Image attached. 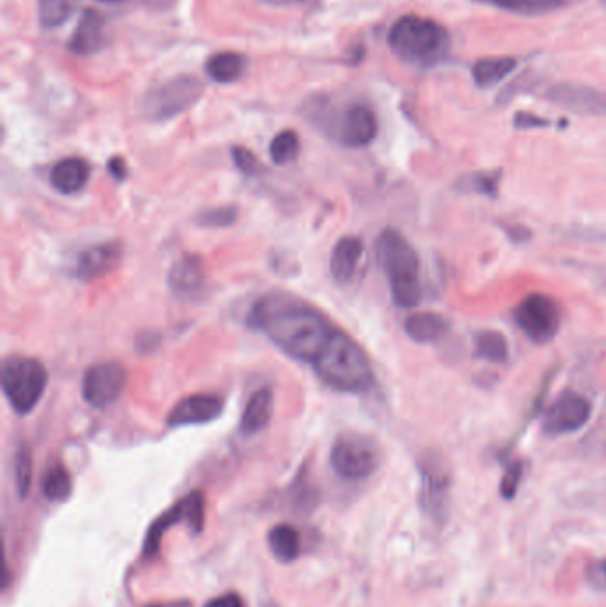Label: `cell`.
<instances>
[{
  "instance_id": "cell-1",
  "label": "cell",
  "mask_w": 606,
  "mask_h": 607,
  "mask_svg": "<svg viewBox=\"0 0 606 607\" xmlns=\"http://www.w3.org/2000/svg\"><path fill=\"white\" fill-rule=\"evenodd\" d=\"M248 325L265 334L288 357L311 366L335 332L320 311L283 293H269L256 300L249 311Z\"/></svg>"
},
{
  "instance_id": "cell-2",
  "label": "cell",
  "mask_w": 606,
  "mask_h": 607,
  "mask_svg": "<svg viewBox=\"0 0 606 607\" xmlns=\"http://www.w3.org/2000/svg\"><path fill=\"white\" fill-rule=\"evenodd\" d=\"M313 370L326 386L340 393H365L374 386V370L365 350L347 332L338 329L313 364Z\"/></svg>"
},
{
  "instance_id": "cell-3",
  "label": "cell",
  "mask_w": 606,
  "mask_h": 607,
  "mask_svg": "<svg viewBox=\"0 0 606 607\" xmlns=\"http://www.w3.org/2000/svg\"><path fill=\"white\" fill-rule=\"evenodd\" d=\"M377 260L390 284L391 299L399 308H415L422 300L420 258L415 247L397 229H384L375 242Z\"/></svg>"
},
{
  "instance_id": "cell-4",
  "label": "cell",
  "mask_w": 606,
  "mask_h": 607,
  "mask_svg": "<svg viewBox=\"0 0 606 607\" xmlns=\"http://www.w3.org/2000/svg\"><path fill=\"white\" fill-rule=\"evenodd\" d=\"M388 45L400 61L429 68L447 56L450 38L443 25L418 15L400 16L388 32Z\"/></svg>"
},
{
  "instance_id": "cell-5",
  "label": "cell",
  "mask_w": 606,
  "mask_h": 607,
  "mask_svg": "<svg viewBox=\"0 0 606 607\" xmlns=\"http://www.w3.org/2000/svg\"><path fill=\"white\" fill-rule=\"evenodd\" d=\"M48 373L45 366L32 357H9L2 364V391L16 414H31L45 395Z\"/></svg>"
},
{
  "instance_id": "cell-6",
  "label": "cell",
  "mask_w": 606,
  "mask_h": 607,
  "mask_svg": "<svg viewBox=\"0 0 606 607\" xmlns=\"http://www.w3.org/2000/svg\"><path fill=\"white\" fill-rule=\"evenodd\" d=\"M203 95V82L194 75H176L173 79L153 86L141 103L144 119L160 123L180 116L191 109Z\"/></svg>"
},
{
  "instance_id": "cell-7",
  "label": "cell",
  "mask_w": 606,
  "mask_h": 607,
  "mask_svg": "<svg viewBox=\"0 0 606 607\" xmlns=\"http://www.w3.org/2000/svg\"><path fill=\"white\" fill-rule=\"evenodd\" d=\"M381 448L370 435L347 432L336 439L329 462L340 478L347 481L367 480L381 466Z\"/></svg>"
},
{
  "instance_id": "cell-8",
  "label": "cell",
  "mask_w": 606,
  "mask_h": 607,
  "mask_svg": "<svg viewBox=\"0 0 606 607\" xmlns=\"http://www.w3.org/2000/svg\"><path fill=\"white\" fill-rule=\"evenodd\" d=\"M521 332L537 345L550 343L562 327L559 302L546 293H530L512 311Z\"/></svg>"
},
{
  "instance_id": "cell-9",
  "label": "cell",
  "mask_w": 606,
  "mask_h": 607,
  "mask_svg": "<svg viewBox=\"0 0 606 607\" xmlns=\"http://www.w3.org/2000/svg\"><path fill=\"white\" fill-rule=\"evenodd\" d=\"M420 505L434 521H443L447 515L452 471L447 458L439 451H427L420 458Z\"/></svg>"
},
{
  "instance_id": "cell-10",
  "label": "cell",
  "mask_w": 606,
  "mask_h": 607,
  "mask_svg": "<svg viewBox=\"0 0 606 607\" xmlns=\"http://www.w3.org/2000/svg\"><path fill=\"white\" fill-rule=\"evenodd\" d=\"M127 382V368L118 361L93 364L82 377V398L93 409H107L120 400Z\"/></svg>"
},
{
  "instance_id": "cell-11",
  "label": "cell",
  "mask_w": 606,
  "mask_h": 607,
  "mask_svg": "<svg viewBox=\"0 0 606 607\" xmlns=\"http://www.w3.org/2000/svg\"><path fill=\"white\" fill-rule=\"evenodd\" d=\"M326 132L345 148H365L377 137L379 123L368 105L356 103L336 118L329 119Z\"/></svg>"
},
{
  "instance_id": "cell-12",
  "label": "cell",
  "mask_w": 606,
  "mask_h": 607,
  "mask_svg": "<svg viewBox=\"0 0 606 607\" xmlns=\"http://www.w3.org/2000/svg\"><path fill=\"white\" fill-rule=\"evenodd\" d=\"M591 414L592 405L589 398L576 391H566L546 410L543 432L546 435L573 434L589 423Z\"/></svg>"
},
{
  "instance_id": "cell-13",
  "label": "cell",
  "mask_w": 606,
  "mask_h": 607,
  "mask_svg": "<svg viewBox=\"0 0 606 607\" xmlns=\"http://www.w3.org/2000/svg\"><path fill=\"white\" fill-rule=\"evenodd\" d=\"M546 100L583 116H606V89L582 84H557L548 89Z\"/></svg>"
},
{
  "instance_id": "cell-14",
  "label": "cell",
  "mask_w": 606,
  "mask_h": 607,
  "mask_svg": "<svg viewBox=\"0 0 606 607\" xmlns=\"http://www.w3.org/2000/svg\"><path fill=\"white\" fill-rule=\"evenodd\" d=\"M203 515H205V499L201 492H192L189 496L184 497L178 505L173 506L168 513H164L159 521L153 524V528L148 533L146 544H144V554L150 556L155 554L159 549L160 537L162 533L173 526L176 522H187L192 528L200 531L203 526Z\"/></svg>"
},
{
  "instance_id": "cell-15",
  "label": "cell",
  "mask_w": 606,
  "mask_h": 607,
  "mask_svg": "<svg viewBox=\"0 0 606 607\" xmlns=\"http://www.w3.org/2000/svg\"><path fill=\"white\" fill-rule=\"evenodd\" d=\"M224 403L217 395L198 393L191 395L176 403L175 409L169 412L168 426L182 428V426L207 425L216 421L223 414Z\"/></svg>"
},
{
  "instance_id": "cell-16",
  "label": "cell",
  "mask_w": 606,
  "mask_h": 607,
  "mask_svg": "<svg viewBox=\"0 0 606 607\" xmlns=\"http://www.w3.org/2000/svg\"><path fill=\"white\" fill-rule=\"evenodd\" d=\"M121 256H123V245L118 242H104L88 247L77 256L73 265V276L84 283L95 281L98 277H104L114 270V267L120 263Z\"/></svg>"
},
{
  "instance_id": "cell-17",
  "label": "cell",
  "mask_w": 606,
  "mask_h": 607,
  "mask_svg": "<svg viewBox=\"0 0 606 607\" xmlns=\"http://www.w3.org/2000/svg\"><path fill=\"white\" fill-rule=\"evenodd\" d=\"M107 45V20L96 9H86L73 31L68 48L75 56H95Z\"/></svg>"
},
{
  "instance_id": "cell-18",
  "label": "cell",
  "mask_w": 606,
  "mask_h": 607,
  "mask_svg": "<svg viewBox=\"0 0 606 607\" xmlns=\"http://www.w3.org/2000/svg\"><path fill=\"white\" fill-rule=\"evenodd\" d=\"M207 270L198 254H182L169 269V288L176 293H198L205 286Z\"/></svg>"
},
{
  "instance_id": "cell-19",
  "label": "cell",
  "mask_w": 606,
  "mask_h": 607,
  "mask_svg": "<svg viewBox=\"0 0 606 607\" xmlns=\"http://www.w3.org/2000/svg\"><path fill=\"white\" fill-rule=\"evenodd\" d=\"M363 253H365V245L361 242V238L343 237L336 242L335 249L331 253V260H329L331 276L336 283H351L356 276Z\"/></svg>"
},
{
  "instance_id": "cell-20",
  "label": "cell",
  "mask_w": 606,
  "mask_h": 607,
  "mask_svg": "<svg viewBox=\"0 0 606 607\" xmlns=\"http://www.w3.org/2000/svg\"><path fill=\"white\" fill-rule=\"evenodd\" d=\"M89 180V166L84 158L66 157L59 160L50 171V185L59 194H77L86 187Z\"/></svg>"
},
{
  "instance_id": "cell-21",
  "label": "cell",
  "mask_w": 606,
  "mask_h": 607,
  "mask_svg": "<svg viewBox=\"0 0 606 607\" xmlns=\"http://www.w3.org/2000/svg\"><path fill=\"white\" fill-rule=\"evenodd\" d=\"M272 405H274V396L271 389L267 387H262L249 396L240 418V432L253 435L265 430L271 423Z\"/></svg>"
},
{
  "instance_id": "cell-22",
  "label": "cell",
  "mask_w": 606,
  "mask_h": 607,
  "mask_svg": "<svg viewBox=\"0 0 606 607\" xmlns=\"http://www.w3.org/2000/svg\"><path fill=\"white\" fill-rule=\"evenodd\" d=\"M450 329V322L439 313L432 311H423V313H415L409 316L404 324V331L407 336L416 341V343H436L441 338L447 336Z\"/></svg>"
},
{
  "instance_id": "cell-23",
  "label": "cell",
  "mask_w": 606,
  "mask_h": 607,
  "mask_svg": "<svg viewBox=\"0 0 606 607\" xmlns=\"http://www.w3.org/2000/svg\"><path fill=\"white\" fill-rule=\"evenodd\" d=\"M248 70V59L239 52H217L208 57L205 71L217 84H233L244 77Z\"/></svg>"
},
{
  "instance_id": "cell-24",
  "label": "cell",
  "mask_w": 606,
  "mask_h": 607,
  "mask_svg": "<svg viewBox=\"0 0 606 607\" xmlns=\"http://www.w3.org/2000/svg\"><path fill=\"white\" fill-rule=\"evenodd\" d=\"M516 66H518V59H514V57H486L473 64L471 77L477 86L487 89V87L500 84L505 77H509L512 71L516 70Z\"/></svg>"
},
{
  "instance_id": "cell-25",
  "label": "cell",
  "mask_w": 606,
  "mask_h": 607,
  "mask_svg": "<svg viewBox=\"0 0 606 607\" xmlns=\"http://www.w3.org/2000/svg\"><path fill=\"white\" fill-rule=\"evenodd\" d=\"M80 0H40L38 20L43 29H57L66 24L79 9Z\"/></svg>"
},
{
  "instance_id": "cell-26",
  "label": "cell",
  "mask_w": 606,
  "mask_h": 607,
  "mask_svg": "<svg viewBox=\"0 0 606 607\" xmlns=\"http://www.w3.org/2000/svg\"><path fill=\"white\" fill-rule=\"evenodd\" d=\"M269 547H271L272 554L278 560L283 561V563H290L299 556L301 538L292 526L280 524V526L272 528L271 533H269Z\"/></svg>"
},
{
  "instance_id": "cell-27",
  "label": "cell",
  "mask_w": 606,
  "mask_h": 607,
  "mask_svg": "<svg viewBox=\"0 0 606 607\" xmlns=\"http://www.w3.org/2000/svg\"><path fill=\"white\" fill-rule=\"evenodd\" d=\"M502 171H479V173L464 174L461 176L455 189L464 194H479L487 198H495L500 189Z\"/></svg>"
},
{
  "instance_id": "cell-28",
  "label": "cell",
  "mask_w": 606,
  "mask_h": 607,
  "mask_svg": "<svg viewBox=\"0 0 606 607\" xmlns=\"http://www.w3.org/2000/svg\"><path fill=\"white\" fill-rule=\"evenodd\" d=\"M475 354L489 363L502 364L509 359V343L498 331H480L475 336Z\"/></svg>"
},
{
  "instance_id": "cell-29",
  "label": "cell",
  "mask_w": 606,
  "mask_h": 607,
  "mask_svg": "<svg viewBox=\"0 0 606 607\" xmlns=\"http://www.w3.org/2000/svg\"><path fill=\"white\" fill-rule=\"evenodd\" d=\"M484 2L509 13L528 16L551 13L566 4V0H484Z\"/></svg>"
},
{
  "instance_id": "cell-30",
  "label": "cell",
  "mask_w": 606,
  "mask_h": 607,
  "mask_svg": "<svg viewBox=\"0 0 606 607\" xmlns=\"http://www.w3.org/2000/svg\"><path fill=\"white\" fill-rule=\"evenodd\" d=\"M301 151V139L294 130H283L274 139L269 146V155L276 166H287L296 160Z\"/></svg>"
},
{
  "instance_id": "cell-31",
  "label": "cell",
  "mask_w": 606,
  "mask_h": 607,
  "mask_svg": "<svg viewBox=\"0 0 606 607\" xmlns=\"http://www.w3.org/2000/svg\"><path fill=\"white\" fill-rule=\"evenodd\" d=\"M43 496L48 501H64L72 492V476L61 464L50 467L41 481Z\"/></svg>"
},
{
  "instance_id": "cell-32",
  "label": "cell",
  "mask_w": 606,
  "mask_h": 607,
  "mask_svg": "<svg viewBox=\"0 0 606 607\" xmlns=\"http://www.w3.org/2000/svg\"><path fill=\"white\" fill-rule=\"evenodd\" d=\"M16 490L20 499H25L32 483V457L29 448L22 444L15 455Z\"/></svg>"
},
{
  "instance_id": "cell-33",
  "label": "cell",
  "mask_w": 606,
  "mask_h": 607,
  "mask_svg": "<svg viewBox=\"0 0 606 607\" xmlns=\"http://www.w3.org/2000/svg\"><path fill=\"white\" fill-rule=\"evenodd\" d=\"M239 210L235 206H217V208H208L205 212L198 213L196 222L203 228H226L232 226L237 221Z\"/></svg>"
},
{
  "instance_id": "cell-34",
  "label": "cell",
  "mask_w": 606,
  "mask_h": 607,
  "mask_svg": "<svg viewBox=\"0 0 606 607\" xmlns=\"http://www.w3.org/2000/svg\"><path fill=\"white\" fill-rule=\"evenodd\" d=\"M523 476H525V462L523 460H516L505 469L502 481H500V494H502L503 499H514L516 497Z\"/></svg>"
},
{
  "instance_id": "cell-35",
  "label": "cell",
  "mask_w": 606,
  "mask_h": 607,
  "mask_svg": "<svg viewBox=\"0 0 606 607\" xmlns=\"http://www.w3.org/2000/svg\"><path fill=\"white\" fill-rule=\"evenodd\" d=\"M232 158L237 169L244 174H249V176H255L264 169L255 153L249 151L248 148H244V146H235L232 150Z\"/></svg>"
},
{
  "instance_id": "cell-36",
  "label": "cell",
  "mask_w": 606,
  "mask_h": 607,
  "mask_svg": "<svg viewBox=\"0 0 606 607\" xmlns=\"http://www.w3.org/2000/svg\"><path fill=\"white\" fill-rule=\"evenodd\" d=\"M548 125H550V121L539 118V116H534L530 112H519V114L514 116V127L523 128V130H527V128H543L548 127Z\"/></svg>"
},
{
  "instance_id": "cell-37",
  "label": "cell",
  "mask_w": 606,
  "mask_h": 607,
  "mask_svg": "<svg viewBox=\"0 0 606 607\" xmlns=\"http://www.w3.org/2000/svg\"><path fill=\"white\" fill-rule=\"evenodd\" d=\"M107 169H109V173H111L114 180H120V182H123V180L127 178V162H125V160H123L121 157H112L111 160L107 162Z\"/></svg>"
},
{
  "instance_id": "cell-38",
  "label": "cell",
  "mask_w": 606,
  "mask_h": 607,
  "mask_svg": "<svg viewBox=\"0 0 606 607\" xmlns=\"http://www.w3.org/2000/svg\"><path fill=\"white\" fill-rule=\"evenodd\" d=\"M205 607H244V604L237 593H224L221 597L210 600Z\"/></svg>"
},
{
  "instance_id": "cell-39",
  "label": "cell",
  "mask_w": 606,
  "mask_h": 607,
  "mask_svg": "<svg viewBox=\"0 0 606 607\" xmlns=\"http://www.w3.org/2000/svg\"><path fill=\"white\" fill-rule=\"evenodd\" d=\"M505 233H507V235H509L514 242H518V244L519 242H525V240L530 238V231H528V229L521 228V226H514V228H511V226H505Z\"/></svg>"
},
{
  "instance_id": "cell-40",
  "label": "cell",
  "mask_w": 606,
  "mask_h": 607,
  "mask_svg": "<svg viewBox=\"0 0 606 607\" xmlns=\"http://www.w3.org/2000/svg\"><path fill=\"white\" fill-rule=\"evenodd\" d=\"M152 607H192L189 602H185V600H173V602H164V604H157V606Z\"/></svg>"
},
{
  "instance_id": "cell-41",
  "label": "cell",
  "mask_w": 606,
  "mask_h": 607,
  "mask_svg": "<svg viewBox=\"0 0 606 607\" xmlns=\"http://www.w3.org/2000/svg\"><path fill=\"white\" fill-rule=\"evenodd\" d=\"M96 2H100V4H109V6H112V4H120V2H123V0H96Z\"/></svg>"
},
{
  "instance_id": "cell-42",
  "label": "cell",
  "mask_w": 606,
  "mask_h": 607,
  "mask_svg": "<svg viewBox=\"0 0 606 607\" xmlns=\"http://www.w3.org/2000/svg\"><path fill=\"white\" fill-rule=\"evenodd\" d=\"M605 572H606V565H605Z\"/></svg>"
}]
</instances>
